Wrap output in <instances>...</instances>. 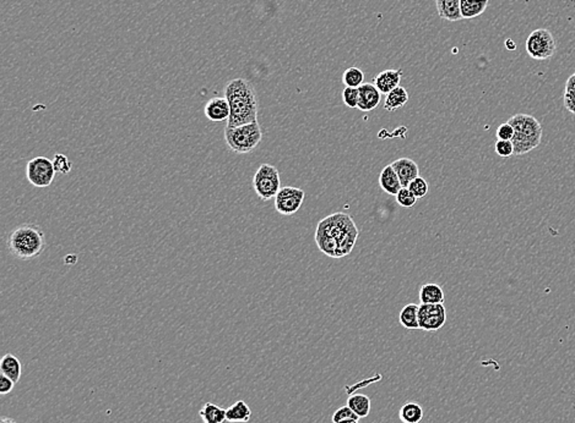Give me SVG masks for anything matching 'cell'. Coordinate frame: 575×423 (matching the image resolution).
<instances>
[{"label": "cell", "mask_w": 575, "mask_h": 423, "mask_svg": "<svg viewBox=\"0 0 575 423\" xmlns=\"http://www.w3.org/2000/svg\"><path fill=\"white\" fill-rule=\"evenodd\" d=\"M359 237V229L346 213H334L320 220L315 230V243L323 254L341 258L351 254Z\"/></svg>", "instance_id": "1"}, {"label": "cell", "mask_w": 575, "mask_h": 423, "mask_svg": "<svg viewBox=\"0 0 575 423\" xmlns=\"http://www.w3.org/2000/svg\"><path fill=\"white\" fill-rule=\"evenodd\" d=\"M225 97L229 104V118L226 128L258 123L256 90L247 80L229 81L225 87Z\"/></svg>", "instance_id": "2"}, {"label": "cell", "mask_w": 575, "mask_h": 423, "mask_svg": "<svg viewBox=\"0 0 575 423\" xmlns=\"http://www.w3.org/2000/svg\"><path fill=\"white\" fill-rule=\"evenodd\" d=\"M6 247L19 260H34L45 251L46 237L38 226L23 224L9 234Z\"/></svg>", "instance_id": "3"}, {"label": "cell", "mask_w": 575, "mask_h": 423, "mask_svg": "<svg viewBox=\"0 0 575 423\" xmlns=\"http://www.w3.org/2000/svg\"><path fill=\"white\" fill-rule=\"evenodd\" d=\"M514 128L512 146L514 154L523 156L540 146L542 126L540 121L529 114H517L508 120Z\"/></svg>", "instance_id": "4"}, {"label": "cell", "mask_w": 575, "mask_h": 423, "mask_svg": "<svg viewBox=\"0 0 575 423\" xmlns=\"http://www.w3.org/2000/svg\"><path fill=\"white\" fill-rule=\"evenodd\" d=\"M262 140V128L259 123L240 125L237 128L225 129V141L228 148L237 154H247L254 151Z\"/></svg>", "instance_id": "5"}, {"label": "cell", "mask_w": 575, "mask_h": 423, "mask_svg": "<svg viewBox=\"0 0 575 423\" xmlns=\"http://www.w3.org/2000/svg\"><path fill=\"white\" fill-rule=\"evenodd\" d=\"M253 189L256 196L265 202L276 197L281 189L279 170L271 164H262L253 178Z\"/></svg>", "instance_id": "6"}, {"label": "cell", "mask_w": 575, "mask_h": 423, "mask_svg": "<svg viewBox=\"0 0 575 423\" xmlns=\"http://www.w3.org/2000/svg\"><path fill=\"white\" fill-rule=\"evenodd\" d=\"M526 51L534 60L550 59L556 51V40L553 34L546 29H535L526 40Z\"/></svg>", "instance_id": "7"}, {"label": "cell", "mask_w": 575, "mask_h": 423, "mask_svg": "<svg viewBox=\"0 0 575 423\" xmlns=\"http://www.w3.org/2000/svg\"><path fill=\"white\" fill-rule=\"evenodd\" d=\"M56 173L53 162L46 157H36L26 165V178L34 187L51 186Z\"/></svg>", "instance_id": "8"}, {"label": "cell", "mask_w": 575, "mask_h": 423, "mask_svg": "<svg viewBox=\"0 0 575 423\" xmlns=\"http://www.w3.org/2000/svg\"><path fill=\"white\" fill-rule=\"evenodd\" d=\"M306 192L300 187H281L275 197V209L282 215H293L302 207Z\"/></svg>", "instance_id": "9"}, {"label": "cell", "mask_w": 575, "mask_h": 423, "mask_svg": "<svg viewBox=\"0 0 575 423\" xmlns=\"http://www.w3.org/2000/svg\"><path fill=\"white\" fill-rule=\"evenodd\" d=\"M447 310L443 304H421L418 306L420 329L426 332H437L444 327Z\"/></svg>", "instance_id": "10"}, {"label": "cell", "mask_w": 575, "mask_h": 423, "mask_svg": "<svg viewBox=\"0 0 575 423\" xmlns=\"http://www.w3.org/2000/svg\"><path fill=\"white\" fill-rule=\"evenodd\" d=\"M359 109L361 112L368 113L378 108L382 99V93L378 90L376 86L365 82L363 85L359 86Z\"/></svg>", "instance_id": "11"}, {"label": "cell", "mask_w": 575, "mask_h": 423, "mask_svg": "<svg viewBox=\"0 0 575 423\" xmlns=\"http://www.w3.org/2000/svg\"><path fill=\"white\" fill-rule=\"evenodd\" d=\"M403 75H404L403 69L384 70L373 79V85L376 86L382 95H389L392 90L399 87Z\"/></svg>", "instance_id": "12"}, {"label": "cell", "mask_w": 575, "mask_h": 423, "mask_svg": "<svg viewBox=\"0 0 575 423\" xmlns=\"http://www.w3.org/2000/svg\"><path fill=\"white\" fill-rule=\"evenodd\" d=\"M206 118L214 123L227 121L229 118V104L226 97H214L204 108Z\"/></svg>", "instance_id": "13"}, {"label": "cell", "mask_w": 575, "mask_h": 423, "mask_svg": "<svg viewBox=\"0 0 575 423\" xmlns=\"http://www.w3.org/2000/svg\"><path fill=\"white\" fill-rule=\"evenodd\" d=\"M395 173L399 176L403 187H409L410 182L420 176V168L415 160L410 158L396 159L392 163Z\"/></svg>", "instance_id": "14"}, {"label": "cell", "mask_w": 575, "mask_h": 423, "mask_svg": "<svg viewBox=\"0 0 575 423\" xmlns=\"http://www.w3.org/2000/svg\"><path fill=\"white\" fill-rule=\"evenodd\" d=\"M379 185L382 187L383 191L390 196H396L398 192L403 189L399 176L395 173L392 164L383 168L381 176H379Z\"/></svg>", "instance_id": "15"}, {"label": "cell", "mask_w": 575, "mask_h": 423, "mask_svg": "<svg viewBox=\"0 0 575 423\" xmlns=\"http://www.w3.org/2000/svg\"><path fill=\"white\" fill-rule=\"evenodd\" d=\"M460 4H462V0H436L439 16L450 23L462 20Z\"/></svg>", "instance_id": "16"}, {"label": "cell", "mask_w": 575, "mask_h": 423, "mask_svg": "<svg viewBox=\"0 0 575 423\" xmlns=\"http://www.w3.org/2000/svg\"><path fill=\"white\" fill-rule=\"evenodd\" d=\"M0 372L12 379L14 383H17L21 378V363L16 356L6 354L0 362Z\"/></svg>", "instance_id": "17"}, {"label": "cell", "mask_w": 575, "mask_h": 423, "mask_svg": "<svg viewBox=\"0 0 575 423\" xmlns=\"http://www.w3.org/2000/svg\"><path fill=\"white\" fill-rule=\"evenodd\" d=\"M407 102H409V93H407L406 88L399 86L395 90H392L389 95H387L385 103H384V109L389 113H394V112L405 107V104H407Z\"/></svg>", "instance_id": "18"}, {"label": "cell", "mask_w": 575, "mask_h": 423, "mask_svg": "<svg viewBox=\"0 0 575 423\" xmlns=\"http://www.w3.org/2000/svg\"><path fill=\"white\" fill-rule=\"evenodd\" d=\"M421 304H444V291L438 284L428 282L420 289Z\"/></svg>", "instance_id": "19"}, {"label": "cell", "mask_w": 575, "mask_h": 423, "mask_svg": "<svg viewBox=\"0 0 575 423\" xmlns=\"http://www.w3.org/2000/svg\"><path fill=\"white\" fill-rule=\"evenodd\" d=\"M251 418V407H248L243 400L234 402L232 407H228L226 410V420L228 422L245 423L248 422Z\"/></svg>", "instance_id": "20"}, {"label": "cell", "mask_w": 575, "mask_h": 423, "mask_svg": "<svg viewBox=\"0 0 575 423\" xmlns=\"http://www.w3.org/2000/svg\"><path fill=\"white\" fill-rule=\"evenodd\" d=\"M348 407H351L359 418H368L372 410L370 399L365 394H353L348 398Z\"/></svg>", "instance_id": "21"}, {"label": "cell", "mask_w": 575, "mask_h": 423, "mask_svg": "<svg viewBox=\"0 0 575 423\" xmlns=\"http://www.w3.org/2000/svg\"><path fill=\"white\" fill-rule=\"evenodd\" d=\"M418 306L416 304H409V305L404 306L403 310L400 312L399 321L400 324L409 330H416L420 329V323H418Z\"/></svg>", "instance_id": "22"}, {"label": "cell", "mask_w": 575, "mask_h": 423, "mask_svg": "<svg viewBox=\"0 0 575 423\" xmlns=\"http://www.w3.org/2000/svg\"><path fill=\"white\" fill-rule=\"evenodd\" d=\"M399 418L403 423H420L423 418V409L414 401L406 402L400 409Z\"/></svg>", "instance_id": "23"}, {"label": "cell", "mask_w": 575, "mask_h": 423, "mask_svg": "<svg viewBox=\"0 0 575 423\" xmlns=\"http://www.w3.org/2000/svg\"><path fill=\"white\" fill-rule=\"evenodd\" d=\"M200 418L204 423H223L226 420V410L215 404L206 402L199 411Z\"/></svg>", "instance_id": "24"}, {"label": "cell", "mask_w": 575, "mask_h": 423, "mask_svg": "<svg viewBox=\"0 0 575 423\" xmlns=\"http://www.w3.org/2000/svg\"><path fill=\"white\" fill-rule=\"evenodd\" d=\"M490 0H462L460 9H462V19H473L484 14L488 5Z\"/></svg>", "instance_id": "25"}, {"label": "cell", "mask_w": 575, "mask_h": 423, "mask_svg": "<svg viewBox=\"0 0 575 423\" xmlns=\"http://www.w3.org/2000/svg\"><path fill=\"white\" fill-rule=\"evenodd\" d=\"M342 82L345 87L359 88V86L365 84V73L361 69L354 68V67L348 68L342 75Z\"/></svg>", "instance_id": "26"}, {"label": "cell", "mask_w": 575, "mask_h": 423, "mask_svg": "<svg viewBox=\"0 0 575 423\" xmlns=\"http://www.w3.org/2000/svg\"><path fill=\"white\" fill-rule=\"evenodd\" d=\"M359 418L351 410V407H339L334 413L331 421L332 423H348L353 422V421H359Z\"/></svg>", "instance_id": "27"}, {"label": "cell", "mask_w": 575, "mask_h": 423, "mask_svg": "<svg viewBox=\"0 0 575 423\" xmlns=\"http://www.w3.org/2000/svg\"><path fill=\"white\" fill-rule=\"evenodd\" d=\"M52 162H53L56 171L59 173V174H63V176L69 174L70 170L73 168V165L70 163L68 157L65 154H63V153H56L54 154V158H53Z\"/></svg>", "instance_id": "28"}, {"label": "cell", "mask_w": 575, "mask_h": 423, "mask_svg": "<svg viewBox=\"0 0 575 423\" xmlns=\"http://www.w3.org/2000/svg\"><path fill=\"white\" fill-rule=\"evenodd\" d=\"M409 190L415 195L417 200L426 197L428 193V182L421 176H418V178H416L415 180L411 181Z\"/></svg>", "instance_id": "29"}, {"label": "cell", "mask_w": 575, "mask_h": 423, "mask_svg": "<svg viewBox=\"0 0 575 423\" xmlns=\"http://www.w3.org/2000/svg\"><path fill=\"white\" fill-rule=\"evenodd\" d=\"M396 202L404 208H411L417 202L415 195L409 190V187H403L396 195Z\"/></svg>", "instance_id": "30"}, {"label": "cell", "mask_w": 575, "mask_h": 423, "mask_svg": "<svg viewBox=\"0 0 575 423\" xmlns=\"http://www.w3.org/2000/svg\"><path fill=\"white\" fill-rule=\"evenodd\" d=\"M342 101L346 104V107L359 108V88L345 87V90H342Z\"/></svg>", "instance_id": "31"}, {"label": "cell", "mask_w": 575, "mask_h": 423, "mask_svg": "<svg viewBox=\"0 0 575 423\" xmlns=\"http://www.w3.org/2000/svg\"><path fill=\"white\" fill-rule=\"evenodd\" d=\"M495 153L501 158H509V157L514 156V146H512V141L498 140L495 142Z\"/></svg>", "instance_id": "32"}, {"label": "cell", "mask_w": 575, "mask_h": 423, "mask_svg": "<svg viewBox=\"0 0 575 423\" xmlns=\"http://www.w3.org/2000/svg\"><path fill=\"white\" fill-rule=\"evenodd\" d=\"M512 136H514V128L509 123H504L501 124L498 129H497V138L498 140H503V141H512Z\"/></svg>", "instance_id": "33"}, {"label": "cell", "mask_w": 575, "mask_h": 423, "mask_svg": "<svg viewBox=\"0 0 575 423\" xmlns=\"http://www.w3.org/2000/svg\"><path fill=\"white\" fill-rule=\"evenodd\" d=\"M564 99H575V73L570 75V79L565 82L564 88Z\"/></svg>", "instance_id": "34"}, {"label": "cell", "mask_w": 575, "mask_h": 423, "mask_svg": "<svg viewBox=\"0 0 575 423\" xmlns=\"http://www.w3.org/2000/svg\"><path fill=\"white\" fill-rule=\"evenodd\" d=\"M15 383L12 382V379L8 378L4 374L0 376V394H9L12 389H14Z\"/></svg>", "instance_id": "35"}, {"label": "cell", "mask_w": 575, "mask_h": 423, "mask_svg": "<svg viewBox=\"0 0 575 423\" xmlns=\"http://www.w3.org/2000/svg\"><path fill=\"white\" fill-rule=\"evenodd\" d=\"M564 107L567 110H570V113L575 115V99L573 101H564Z\"/></svg>", "instance_id": "36"}, {"label": "cell", "mask_w": 575, "mask_h": 423, "mask_svg": "<svg viewBox=\"0 0 575 423\" xmlns=\"http://www.w3.org/2000/svg\"><path fill=\"white\" fill-rule=\"evenodd\" d=\"M0 423H16V422H15V421H14V420H12V418H5V416H4V418H1V420H0Z\"/></svg>", "instance_id": "37"}, {"label": "cell", "mask_w": 575, "mask_h": 423, "mask_svg": "<svg viewBox=\"0 0 575 423\" xmlns=\"http://www.w3.org/2000/svg\"><path fill=\"white\" fill-rule=\"evenodd\" d=\"M506 45H507L508 49H515V45H514V42H512V40H508L506 42Z\"/></svg>", "instance_id": "38"}, {"label": "cell", "mask_w": 575, "mask_h": 423, "mask_svg": "<svg viewBox=\"0 0 575 423\" xmlns=\"http://www.w3.org/2000/svg\"><path fill=\"white\" fill-rule=\"evenodd\" d=\"M348 423H359V421H353V422H348Z\"/></svg>", "instance_id": "39"}]
</instances>
